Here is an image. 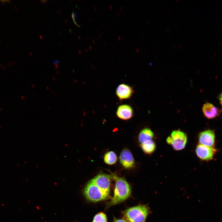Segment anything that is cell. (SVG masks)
<instances>
[{"label":"cell","mask_w":222,"mask_h":222,"mask_svg":"<svg viewBox=\"0 0 222 222\" xmlns=\"http://www.w3.org/2000/svg\"><path fill=\"white\" fill-rule=\"evenodd\" d=\"M116 184L113 197L109 203V206L114 205L127 199L131 193L130 187L124 179L115 177Z\"/></svg>","instance_id":"6da1fadb"},{"label":"cell","mask_w":222,"mask_h":222,"mask_svg":"<svg viewBox=\"0 0 222 222\" xmlns=\"http://www.w3.org/2000/svg\"><path fill=\"white\" fill-rule=\"evenodd\" d=\"M148 213L147 207L139 205L127 209L124 212V216L129 222H145Z\"/></svg>","instance_id":"7a4b0ae2"},{"label":"cell","mask_w":222,"mask_h":222,"mask_svg":"<svg viewBox=\"0 0 222 222\" xmlns=\"http://www.w3.org/2000/svg\"><path fill=\"white\" fill-rule=\"evenodd\" d=\"M84 192L87 199L93 202L105 200L108 198L109 195L97 186L92 180L87 184Z\"/></svg>","instance_id":"3957f363"},{"label":"cell","mask_w":222,"mask_h":222,"mask_svg":"<svg viewBox=\"0 0 222 222\" xmlns=\"http://www.w3.org/2000/svg\"><path fill=\"white\" fill-rule=\"evenodd\" d=\"M166 141L175 150H181L185 146L187 141V136L182 131L175 130L172 132L171 135L166 138Z\"/></svg>","instance_id":"277c9868"},{"label":"cell","mask_w":222,"mask_h":222,"mask_svg":"<svg viewBox=\"0 0 222 222\" xmlns=\"http://www.w3.org/2000/svg\"><path fill=\"white\" fill-rule=\"evenodd\" d=\"M217 150L213 147H209L199 144L196 148L195 153L198 157L204 161L212 160Z\"/></svg>","instance_id":"5b68a950"},{"label":"cell","mask_w":222,"mask_h":222,"mask_svg":"<svg viewBox=\"0 0 222 222\" xmlns=\"http://www.w3.org/2000/svg\"><path fill=\"white\" fill-rule=\"evenodd\" d=\"M110 177L106 174H100L96 176L92 180L103 191L109 194Z\"/></svg>","instance_id":"8992f818"},{"label":"cell","mask_w":222,"mask_h":222,"mask_svg":"<svg viewBox=\"0 0 222 222\" xmlns=\"http://www.w3.org/2000/svg\"><path fill=\"white\" fill-rule=\"evenodd\" d=\"M215 135L214 131L208 130L200 132L198 135L200 144L209 147H213L215 143Z\"/></svg>","instance_id":"52a82bcc"},{"label":"cell","mask_w":222,"mask_h":222,"mask_svg":"<svg viewBox=\"0 0 222 222\" xmlns=\"http://www.w3.org/2000/svg\"><path fill=\"white\" fill-rule=\"evenodd\" d=\"M133 92L132 87L125 84H120L116 90V95L121 100L130 98Z\"/></svg>","instance_id":"ba28073f"},{"label":"cell","mask_w":222,"mask_h":222,"mask_svg":"<svg viewBox=\"0 0 222 222\" xmlns=\"http://www.w3.org/2000/svg\"><path fill=\"white\" fill-rule=\"evenodd\" d=\"M120 162L123 166L126 168L133 167L134 164V161L130 151L125 149L121 152L120 155Z\"/></svg>","instance_id":"9c48e42d"},{"label":"cell","mask_w":222,"mask_h":222,"mask_svg":"<svg viewBox=\"0 0 222 222\" xmlns=\"http://www.w3.org/2000/svg\"><path fill=\"white\" fill-rule=\"evenodd\" d=\"M202 109L204 116L209 119L215 118L219 115L221 112L214 105L209 102L203 105Z\"/></svg>","instance_id":"30bf717a"},{"label":"cell","mask_w":222,"mask_h":222,"mask_svg":"<svg viewBox=\"0 0 222 222\" xmlns=\"http://www.w3.org/2000/svg\"><path fill=\"white\" fill-rule=\"evenodd\" d=\"M117 116L122 120H127L131 118L133 116V111L131 106L127 105L119 106L116 112Z\"/></svg>","instance_id":"8fae6325"},{"label":"cell","mask_w":222,"mask_h":222,"mask_svg":"<svg viewBox=\"0 0 222 222\" xmlns=\"http://www.w3.org/2000/svg\"><path fill=\"white\" fill-rule=\"evenodd\" d=\"M154 133L150 129L144 128L140 131L138 136V140L141 144L151 140L154 137Z\"/></svg>","instance_id":"7c38bea8"},{"label":"cell","mask_w":222,"mask_h":222,"mask_svg":"<svg viewBox=\"0 0 222 222\" xmlns=\"http://www.w3.org/2000/svg\"><path fill=\"white\" fill-rule=\"evenodd\" d=\"M141 146L144 152L147 154H150L155 150L156 145L155 142L151 140L141 144Z\"/></svg>","instance_id":"4fadbf2b"},{"label":"cell","mask_w":222,"mask_h":222,"mask_svg":"<svg viewBox=\"0 0 222 222\" xmlns=\"http://www.w3.org/2000/svg\"><path fill=\"white\" fill-rule=\"evenodd\" d=\"M117 160L116 155L113 151H110L106 153L104 156L105 162L109 165H112L115 163Z\"/></svg>","instance_id":"5bb4252c"},{"label":"cell","mask_w":222,"mask_h":222,"mask_svg":"<svg viewBox=\"0 0 222 222\" xmlns=\"http://www.w3.org/2000/svg\"><path fill=\"white\" fill-rule=\"evenodd\" d=\"M92 222H107L106 216L102 212L98 213L94 216Z\"/></svg>","instance_id":"9a60e30c"},{"label":"cell","mask_w":222,"mask_h":222,"mask_svg":"<svg viewBox=\"0 0 222 222\" xmlns=\"http://www.w3.org/2000/svg\"><path fill=\"white\" fill-rule=\"evenodd\" d=\"M59 63V61L58 60H54L53 62V63L55 64V65L57 68H58V65Z\"/></svg>","instance_id":"2e32d148"},{"label":"cell","mask_w":222,"mask_h":222,"mask_svg":"<svg viewBox=\"0 0 222 222\" xmlns=\"http://www.w3.org/2000/svg\"><path fill=\"white\" fill-rule=\"evenodd\" d=\"M220 102L222 107V92L220 95L219 98Z\"/></svg>","instance_id":"e0dca14e"},{"label":"cell","mask_w":222,"mask_h":222,"mask_svg":"<svg viewBox=\"0 0 222 222\" xmlns=\"http://www.w3.org/2000/svg\"><path fill=\"white\" fill-rule=\"evenodd\" d=\"M114 222H128V221L123 219H118L116 220Z\"/></svg>","instance_id":"ac0fdd59"},{"label":"cell","mask_w":222,"mask_h":222,"mask_svg":"<svg viewBox=\"0 0 222 222\" xmlns=\"http://www.w3.org/2000/svg\"><path fill=\"white\" fill-rule=\"evenodd\" d=\"M40 38L42 39H43V37L41 35H40Z\"/></svg>","instance_id":"d6986e66"},{"label":"cell","mask_w":222,"mask_h":222,"mask_svg":"<svg viewBox=\"0 0 222 222\" xmlns=\"http://www.w3.org/2000/svg\"><path fill=\"white\" fill-rule=\"evenodd\" d=\"M30 53L31 54V55H32V53H31V52H30Z\"/></svg>","instance_id":"ffe728a7"}]
</instances>
